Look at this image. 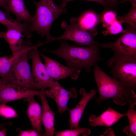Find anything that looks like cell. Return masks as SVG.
<instances>
[{
	"label": "cell",
	"mask_w": 136,
	"mask_h": 136,
	"mask_svg": "<svg viewBox=\"0 0 136 136\" xmlns=\"http://www.w3.org/2000/svg\"><path fill=\"white\" fill-rule=\"evenodd\" d=\"M99 96L96 99L98 104L112 98L116 104L123 106L128 103L134 108L136 104L134 91L128 87L123 82L108 76L97 64L92 70Z\"/></svg>",
	"instance_id": "obj_1"
},
{
	"label": "cell",
	"mask_w": 136,
	"mask_h": 136,
	"mask_svg": "<svg viewBox=\"0 0 136 136\" xmlns=\"http://www.w3.org/2000/svg\"><path fill=\"white\" fill-rule=\"evenodd\" d=\"M60 47L53 50H44L63 59L66 66L87 72L91 71V67L94 66L103 59L100 56V46L98 44L91 46L83 47L72 46L66 42L60 41Z\"/></svg>",
	"instance_id": "obj_2"
},
{
	"label": "cell",
	"mask_w": 136,
	"mask_h": 136,
	"mask_svg": "<svg viewBox=\"0 0 136 136\" xmlns=\"http://www.w3.org/2000/svg\"><path fill=\"white\" fill-rule=\"evenodd\" d=\"M36 7L35 13L32 16L30 31H35L42 37L46 36L45 43L52 37L50 33L52 25L61 14H66L65 8L56 5L53 0H32Z\"/></svg>",
	"instance_id": "obj_3"
},
{
	"label": "cell",
	"mask_w": 136,
	"mask_h": 136,
	"mask_svg": "<svg viewBox=\"0 0 136 136\" xmlns=\"http://www.w3.org/2000/svg\"><path fill=\"white\" fill-rule=\"evenodd\" d=\"M107 62L113 78L134 91L136 88V60L114 55Z\"/></svg>",
	"instance_id": "obj_4"
},
{
	"label": "cell",
	"mask_w": 136,
	"mask_h": 136,
	"mask_svg": "<svg viewBox=\"0 0 136 136\" xmlns=\"http://www.w3.org/2000/svg\"><path fill=\"white\" fill-rule=\"evenodd\" d=\"M136 30L127 25L121 36L115 41L99 46L111 49L117 57L136 60Z\"/></svg>",
	"instance_id": "obj_5"
},
{
	"label": "cell",
	"mask_w": 136,
	"mask_h": 136,
	"mask_svg": "<svg viewBox=\"0 0 136 136\" xmlns=\"http://www.w3.org/2000/svg\"><path fill=\"white\" fill-rule=\"evenodd\" d=\"M27 53L22 55L13 64L4 82L5 84H12L24 88L35 90Z\"/></svg>",
	"instance_id": "obj_6"
},
{
	"label": "cell",
	"mask_w": 136,
	"mask_h": 136,
	"mask_svg": "<svg viewBox=\"0 0 136 136\" xmlns=\"http://www.w3.org/2000/svg\"><path fill=\"white\" fill-rule=\"evenodd\" d=\"M61 26L64 29V33L58 37L52 36L48 43L55 40H64L73 41L81 46H91L98 44L94 40L97 33V31H87L74 23H71L70 24H68L64 21L62 22Z\"/></svg>",
	"instance_id": "obj_7"
},
{
	"label": "cell",
	"mask_w": 136,
	"mask_h": 136,
	"mask_svg": "<svg viewBox=\"0 0 136 136\" xmlns=\"http://www.w3.org/2000/svg\"><path fill=\"white\" fill-rule=\"evenodd\" d=\"M39 43L29 51L28 57L32 61V73L34 81V89H45L50 88L55 81L49 75L46 66L41 60L37 47L42 44Z\"/></svg>",
	"instance_id": "obj_8"
},
{
	"label": "cell",
	"mask_w": 136,
	"mask_h": 136,
	"mask_svg": "<svg viewBox=\"0 0 136 136\" xmlns=\"http://www.w3.org/2000/svg\"><path fill=\"white\" fill-rule=\"evenodd\" d=\"M39 54L44 60L48 73L54 80L56 81L70 77L76 80L79 77L81 70L65 66L40 52Z\"/></svg>",
	"instance_id": "obj_9"
},
{
	"label": "cell",
	"mask_w": 136,
	"mask_h": 136,
	"mask_svg": "<svg viewBox=\"0 0 136 136\" xmlns=\"http://www.w3.org/2000/svg\"><path fill=\"white\" fill-rule=\"evenodd\" d=\"M49 90H45L46 95L53 99L57 106L58 111L62 114L69 109L67 105L71 98H76L78 95L76 89L71 88L69 91L65 89L57 81H55L53 85Z\"/></svg>",
	"instance_id": "obj_10"
},
{
	"label": "cell",
	"mask_w": 136,
	"mask_h": 136,
	"mask_svg": "<svg viewBox=\"0 0 136 136\" xmlns=\"http://www.w3.org/2000/svg\"><path fill=\"white\" fill-rule=\"evenodd\" d=\"M45 89L37 91L24 88L12 84H5L0 88V104L25 98L30 96H39Z\"/></svg>",
	"instance_id": "obj_11"
},
{
	"label": "cell",
	"mask_w": 136,
	"mask_h": 136,
	"mask_svg": "<svg viewBox=\"0 0 136 136\" xmlns=\"http://www.w3.org/2000/svg\"><path fill=\"white\" fill-rule=\"evenodd\" d=\"M79 92L82 96L81 99L74 108L68 110L70 114L69 123L70 129L80 127L79 122L85 108L88 102L96 93L94 89H91L89 93L87 92L83 88L80 89Z\"/></svg>",
	"instance_id": "obj_12"
},
{
	"label": "cell",
	"mask_w": 136,
	"mask_h": 136,
	"mask_svg": "<svg viewBox=\"0 0 136 136\" xmlns=\"http://www.w3.org/2000/svg\"><path fill=\"white\" fill-rule=\"evenodd\" d=\"M125 116L126 113H121L111 107H108L98 117H96L94 114L91 115L89 118L88 120L90 125L92 126H100L110 127Z\"/></svg>",
	"instance_id": "obj_13"
},
{
	"label": "cell",
	"mask_w": 136,
	"mask_h": 136,
	"mask_svg": "<svg viewBox=\"0 0 136 136\" xmlns=\"http://www.w3.org/2000/svg\"><path fill=\"white\" fill-rule=\"evenodd\" d=\"M45 92V91L39 95L42 105V123L45 130V132L42 134V135L52 136L55 132L54 128L55 114L49 105Z\"/></svg>",
	"instance_id": "obj_14"
},
{
	"label": "cell",
	"mask_w": 136,
	"mask_h": 136,
	"mask_svg": "<svg viewBox=\"0 0 136 136\" xmlns=\"http://www.w3.org/2000/svg\"><path fill=\"white\" fill-rule=\"evenodd\" d=\"M34 96H30L25 99L28 103L26 113L33 129L42 133V109L40 105L35 100Z\"/></svg>",
	"instance_id": "obj_15"
},
{
	"label": "cell",
	"mask_w": 136,
	"mask_h": 136,
	"mask_svg": "<svg viewBox=\"0 0 136 136\" xmlns=\"http://www.w3.org/2000/svg\"><path fill=\"white\" fill-rule=\"evenodd\" d=\"M71 23H74L85 30L93 31L97 30L96 27L100 21V17L94 12L89 11L85 12L78 17H72Z\"/></svg>",
	"instance_id": "obj_16"
},
{
	"label": "cell",
	"mask_w": 136,
	"mask_h": 136,
	"mask_svg": "<svg viewBox=\"0 0 136 136\" xmlns=\"http://www.w3.org/2000/svg\"><path fill=\"white\" fill-rule=\"evenodd\" d=\"M24 0H9L8 5V12L9 15L12 13L16 16V20L21 22H24L31 23L32 16L26 8L24 4Z\"/></svg>",
	"instance_id": "obj_17"
},
{
	"label": "cell",
	"mask_w": 136,
	"mask_h": 136,
	"mask_svg": "<svg viewBox=\"0 0 136 136\" xmlns=\"http://www.w3.org/2000/svg\"><path fill=\"white\" fill-rule=\"evenodd\" d=\"M25 34L15 28H7L6 31L0 32V38L5 40L8 44L12 54L20 48Z\"/></svg>",
	"instance_id": "obj_18"
},
{
	"label": "cell",
	"mask_w": 136,
	"mask_h": 136,
	"mask_svg": "<svg viewBox=\"0 0 136 136\" xmlns=\"http://www.w3.org/2000/svg\"><path fill=\"white\" fill-rule=\"evenodd\" d=\"M0 23L7 28H15L19 30L25 34L27 37L31 35L30 30L31 24L30 22H24L23 23L12 19L9 15L0 10Z\"/></svg>",
	"instance_id": "obj_19"
},
{
	"label": "cell",
	"mask_w": 136,
	"mask_h": 136,
	"mask_svg": "<svg viewBox=\"0 0 136 136\" xmlns=\"http://www.w3.org/2000/svg\"><path fill=\"white\" fill-rule=\"evenodd\" d=\"M134 109L130 107L126 113L129 124L124 128L123 131L128 136H136V111Z\"/></svg>",
	"instance_id": "obj_20"
},
{
	"label": "cell",
	"mask_w": 136,
	"mask_h": 136,
	"mask_svg": "<svg viewBox=\"0 0 136 136\" xmlns=\"http://www.w3.org/2000/svg\"><path fill=\"white\" fill-rule=\"evenodd\" d=\"M129 11L122 16H117L121 23H125L130 27L136 29V3H132Z\"/></svg>",
	"instance_id": "obj_21"
},
{
	"label": "cell",
	"mask_w": 136,
	"mask_h": 136,
	"mask_svg": "<svg viewBox=\"0 0 136 136\" xmlns=\"http://www.w3.org/2000/svg\"><path fill=\"white\" fill-rule=\"evenodd\" d=\"M90 129L79 127L70 129L58 132H55L56 136H78L81 134L83 136L89 135L91 133Z\"/></svg>",
	"instance_id": "obj_22"
},
{
	"label": "cell",
	"mask_w": 136,
	"mask_h": 136,
	"mask_svg": "<svg viewBox=\"0 0 136 136\" xmlns=\"http://www.w3.org/2000/svg\"><path fill=\"white\" fill-rule=\"evenodd\" d=\"M117 13L111 10H106L102 13L100 20L102 22L103 26L106 28L117 20Z\"/></svg>",
	"instance_id": "obj_23"
},
{
	"label": "cell",
	"mask_w": 136,
	"mask_h": 136,
	"mask_svg": "<svg viewBox=\"0 0 136 136\" xmlns=\"http://www.w3.org/2000/svg\"><path fill=\"white\" fill-rule=\"evenodd\" d=\"M122 24L118 20H116L110 26L106 28L105 30L102 32V33L106 36L109 34L116 35L123 31Z\"/></svg>",
	"instance_id": "obj_24"
},
{
	"label": "cell",
	"mask_w": 136,
	"mask_h": 136,
	"mask_svg": "<svg viewBox=\"0 0 136 136\" xmlns=\"http://www.w3.org/2000/svg\"><path fill=\"white\" fill-rule=\"evenodd\" d=\"M0 115L6 118L17 117L18 116L17 112L14 109L4 104H0Z\"/></svg>",
	"instance_id": "obj_25"
},
{
	"label": "cell",
	"mask_w": 136,
	"mask_h": 136,
	"mask_svg": "<svg viewBox=\"0 0 136 136\" xmlns=\"http://www.w3.org/2000/svg\"><path fill=\"white\" fill-rule=\"evenodd\" d=\"M19 136H40L42 135V133L38 132L34 129H29L27 130H22L18 129Z\"/></svg>",
	"instance_id": "obj_26"
},
{
	"label": "cell",
	"mask_w": 136,
	"mask_h": 136,
	"mask_svg": "<svg viewBox=\"0 0 136 136\" xmlns=\"http://www.w3.org/2000/svg\"><path fill=\"white\" fill-rule=\"evenodd\" d=\"M62 1L59 6L63 8H65L67 4L69 2L76 0H58ZM87 1H94L100 4L103 5L105 8H108L107 4L105 0H83Z\"/></svg>",
	"instance_id": "obj_27"
},
{
	"label": "cell",
	"mask_w": 136,
	"mask_h": 136,
	"mask_svg": "<svg viewBox=\"0 0 136 136\" xmlns=\"http://www.w3.org/2000/svg\"><path fill=\"white\" fill-rule=\"evenodd\" d=\"M8 1L9 0H0V6L4 9L7 14L8 12L7 4Z\"/></svg>",
	"instance_id": "obj_28"
},
{
	"label": "cell",
	"mask_w": 136,
	"mask_h": 136,
	"mask_svg": "<svg viewBox=\"0 0 136 136\" xmlns=\"http://www.w3.org/2000/svg\"><path fill=\"white\" fill-rule=\"evenodd\" d=\"M101 136H115V133L112 129L109 128L103 133Z\"/></svg>",
	"instance_id": "obj_29"
},
{
	"label": "cell",
	"mask_w": 136,
	"mask_h": 136,
	"mask_svg": "<svg viewBox=\"0 0 136 136\" xmlns=\"http://www.w3.org/2000/svg\"><path fill=\"white\" fill-rule=\"evenodd\" d=\"M108 7L115 5L118 0H105Z\"/></svg>",
	"instance_id": "obj_30"
},
{
	"label": "cell",
	"mask_w": 136,
	"mask_h": 136,
	"mask_svg": "<svg viewBox=\"0 0 136 136\" xmlns=\"http://www.w3.org/2000/svg\"><path fill=\"white\" fill-rule=\"evenodd\" d=\"M7 130V128L5 127L1 129L0 130V136H6Z\"/></svg>",
	"instance_id": "obj_31"
},
{
	"label": "cell",
	"mask_w": 136,
	"mask_h": 136,
	"mask_svg": "<svg viewBox=\"0 0 136 136\" xmlns=\"http://www.w3.org/2000/svg\"><path fill=\"white\" fill-rule=\"evenodd\" d=\"M12 124V123L10 122H8L3 123H0V129H2L7 125H11Z\"/></svg>",
	"instance_id": "obj_32"
},
{
	"label": "cell",
	"mask_w": 136,
	"mask_h": 136,
	"mask_svg": "<svg viewBox=\"0 0 136 136\" xmlns=\"http://www.w3.org/2000/svg\"><path fill=\"white\" fill-rule=\"evenodd\" d=\"M128 2H130L131 3H136V0H121L120 1L119 3L120 4H123Z\"/></svg>",
	"instance_id": "obj_33"
},
{
	"label": "cell",
	"mask_w": 136,
	"mask_h": 136,
	"mask_svg": "<svg viewBox=\"0 0 136 136\" xmlns=\"http://www.w3.org/2000/svg\"><path fill=\"white\" fill-rule=\"evenodd\" d=\"M5 84L2 79L0 78V88Z\"/></svg>",
	"instance_id": "obj_34"
}]
</instances>
